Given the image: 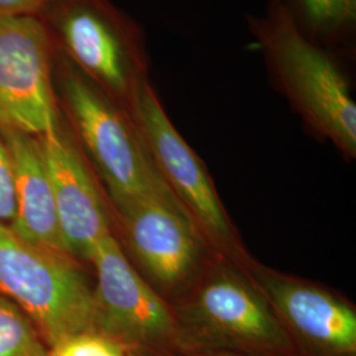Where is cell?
Listing matches in <instances>:
<instances>
[{"label":"cell","mask_w":356,"mask_h":356,"mask_svg":"<svg viewBox=\"0 0 356 356\" xmlns=\"http://www.w3.org/2000/svg\"><path fill=\"white\" fill-rule=\"evenodd\" d=\"M182 355L241 351L296 356L267 298L241 263L216 254L172 304Z\"/></svg>","instance_id":"cell-1"},{"label":"cell","mask_w":356,"mask_h":356,"mask_svg":"<svg viewBox=\"0 0 356 356\" xmlns=\"http://www.w3.org/2000/svg\"><path fill=\"white\" fill-rule=\"evenodd\" d=\"M259 51L306 123L348 159L356 157V104L343 73L306 38L281 1L250 20Z\"/></svg>","instance_id":"cell-2"},{"label":"cell","mask_w":356,"mask_h":356,"mask_svg":"<svg viewBox=\"0 0 356 356\" xmlns=\"http://www.w3.org/2000/svg\"><path fill=\"white\" fill-rule=\"evenodd\" d=\"M57 82L76 141L119 211L166 186L127 110L60 57Z\"/></svg>","instance_id":"cell-3"},{"label":"cell","mask_w":356,"mask_h":356,"mask_svg":"<svg viewBox=\"0 0 356 356\" xmlns=\"http://www.w3.org/2000/svg\"><path fill=\"white\" fill-rule=\"evenodd\" d=\"M0 296L32 321L49 348L76 334L95 331L92 288L79 261L29 242L3 223Z\"/></svg>","instance_id":"cell-4"},{"label":"cell","mask_w":356,"mask_h":356,"mask_svg":"<svg viewBox=\"0 0 356 356\" xmlns=\"http://www.w3.org/2000/svg\"><path fill=\"white\" fill-rule=\"evenodd\" d=\"M124 108L160 177L189 213L213 251L235 263L244 261L250 254L222 204L213 178L169 119L148 76L135 85Z\"/></svg>","instance_id":"cell-5"},{"label":"cell","mask_w":356,"mask_h":356,"mask_svg":"<svg viewBox=\"0 0 356 356\" xmlns=\"http://www.w3.org/2000/svg\"><path fill=\"white\" fill-rule=\"evenodd\" d=\"M115 216L128 260L169 304L191 288L216 254L168 186Z\"/></svg>","instance_id":"cell-6"},{"label":"cell","mask_w":356,"mask_h":356,"mask_svg":"<svg viewBox=\"0 0 356 356\" xmlns=\"http://www.w3.org/2000/svg\"><path fill=\"white\" fill-rule=\"evenodd\" d=\"M90 264L95 331L136 356H184L172 306L144 280L115 234L95 247Z\"/></svg>","instance_id":"cell-7"},{"label":"cell","mask_w":356,"mask_h":356,"mask_svg":"<svg viewBox=\"0 0 356 356\" xmlns=\"http://www.w3.org/2000/svg\"><path fill=\"white\" fill-rule=\"evenodd\" d=\"M53 76L51 33L40 17L0 13V129L41 138L57 127Z\"/></svg>","instance_id":"cell-8"},{"label":"cell","mask_w":356,"mask_h":356,"mask_svg":"<svg viewBox=\"0 0 356 356\" xmlns=\"http://www.w3.org/2000/svg\"><path fill=\"white\" fill-rule=\"evenodd\" d=\"M53 7L65 58L126 107L135 85L147 76L136 33L101 0H60Z\"/></svg>","instance_id":"cell-9"},{"label":"cell","mask_w":356,"mask_h":356,"mask_svg":"<svg viewBox=\"0 0 356 356\" xmlns=\"http://www.w3.org/2000/svg\"><path fill=\"white\" fill-rule=\"evenodd\" d=\"M280 321L296 356H356V306L341 293L259 263H241Z\"/></svg>","instance_id":"cell-10"},{"label":"cell","mask_w":356,"mask_h":356,"mask_svg":"<svg viewBox=\"0 0 356 356\" xmlns=\"http://www.w3.org/2000/svg\"><path fill=\"white\" fill-rule=\"evenodd\" d=\"M38 141L51 178L65 247L79 263H90L98 243L114 234L102 191L64 120Z\"/></svg>","instance_id":"cell-11"},{"label":"cell","mask_w":356,"mask_h":356,"mask_svg":"<svg viewBox=\"0 0 356 356\" xmlns=\"http://www.w3.org/2000/svg\"><path fill=\"white\" fill-rule=\"evenodd\" d=\"M0 134L13 161L16 209L10 227L29 242L69 254L38 138L15 129H0Z\"/></svg>","instance_id":"cell-12"},{"label":"cell","mask_w":356,"mask_h":356,"mask_svg":"<svg viewBox=\"0 0 356 356\" xmlns=\"http://www.w3.org/2000/svg\"><path fill=\"white\" fill-rule=\"evenodd\" d=\"M0 356H49V347L26 314L0 296Z\"/></svg>","instance_id":"cell-13"},{"label":"cell","mask_w":356,"mask_h":356,"mask_svg":"<svg viewBox=\"0 0 356 356\" xmlns=\"http://www.w3.org/2000/svg\"><path fill=\"white\" fill-rule=\"evenodd\" d=\"M307 24L330 35L351 26L356 20V0H300Z\"/></svg>","instance_id":"cell-14"},{"label":"cell","mask_w":356,"mask_h":356,"mask_svg":"<svg viewBox=\"0 0 356 356\" xmlns=\"http://www.w3.org/2000/svg\"><path fill=\"white\" fill-rule=\"evenodd\" d=\"M126 353V348L97 331L76 334L49 348V356H124Z\"/></svg>","instance_id":"cell-15"},{"label":"cell","mask_w":356,"mask_h":356,"mask_svg":"<svg viewBox=\"0 0 356 356\" xmlns=\"http://www.w3.org/2000/svg\"><path fill=\"white\" fill-rule=\"evenodd\" d=\"M15 186L11 156L0 134V223L10 226L15 216Z\"/></svg>","instance_id":"cell-16"},{"label":"cell","mask_w":356,"mask_h":356,"mask_svg":"<svg viewBox=\"0 0 356 356\" xmlns=\"http://www.w3.org/2000/svg\"><path fill=\"white\" fill-rule=\"evenodd\" d=\"M58 1L60 0H0V13L38 16V13L51 8Z\"/></svg>","instance_id":"cell-17"},{"label":"cell","mask_w":356,"mask_h":356,"mask_svg":"<svg viewBox=\"0 0 356 356\" xmlns=\"http://www.w3.org/2000/svg\"><path fill=\"white\" fill-rule=\"evenodd\" d=\"M186 356H273L252 353H241V351H209V353H194Z\"/></svg>","instance_id":"cell-18"},{"label":"cell","mask_w":356,"mask_h":356,"mask_svg":"<svg viewBox=\"0 0 356 356\" xmlns=\"http://www.w3.org/2000/svg\"><path fill=\"white\" fill-rule=\"evenodd\" d=\"M124 356H136V355H134V354H131V353H129V351H127V353H126V355Z\"/></svg>","instance_id":"cell-19"}]
</instances>
